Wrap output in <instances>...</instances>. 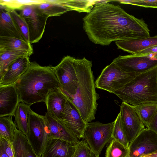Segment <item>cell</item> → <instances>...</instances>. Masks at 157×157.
I'll return each instance as SVG.
<instances>
[{
	"instance_id": "obj_16",
	"label": "cell",
	"mask_w": 157,
	"mask_h": 157,
	"mask_svg": "<svg viewBox=\"0 0 157 157\" xmlns=\"http://www.w3.org/2000/svg\"><path fill=\"white\" fill-rule=\"evenodd\" d=\"M76 147L66 141L48 137L41 157H73Z\"/></svg>"
},
{
	"instance_id": "obj_23",
	"label": "cell",
	"mask_w": 157,
	"mask_h": 157,
	"mask_svg": "<svg viewBox=\"0 0 157 157\" xmlns=\"http://www.w3.org/2000/svg\"><path fill=\"white\" fill-rule=\"evenodd\" d=\"M38 10L48 17L59 16L70 9L64 5L61 0H46L45 2L36 5Z\"/></svg>"
},
{
	"instance_id": "obj_3",
	"label": "cell",
	"mask_w": 157,
	"mask_h": 157,
	"mask_svg": "<svg viewBox=\"0 0 157 157\" xmlns=\"http://www.w3.org/2000/svg\"><path fill=\"white\" fill-rule=\"evenodd\" d=\"M92 62L85 58L76 59L78 86L75 94H66L67 99L76 107L86 123L95 119L99 95L96 91Z\"/></svg>"
},
{
	"instance_id": "obj_32",
	"label": "cell",
	"mask_w": 157,
	"mask_h": 157,
	"mask_svg": "<svg viewBox=\"0 0 157 157\" xmlns=\"http://www.w3.org/2000/svg\"><path fill=\"white\" fill-rule=\"evenodd\" d=\"M120 3L127 4L145 8H157V0H115Z\"/></svg>"
},
{
	"instance_id": "obj_14",
	"label": "cell",
	"mask_w": 157,
	"mask_h": 157,
	"mask_svg": "<svg viewBox=\"0 0 157 157\" xmlns=\"http://www.w3.org/2000/svg\"><path fill=\"white\" fill-rule=\"evenodd\" d=\"M20 102L15 84L0 86V117L14 116Z\"/></svg>"
},
{
	"instance_id": "obj_21",
	"label": "cell",
	"mask_w": 157,
	"mask_h": 157,
	"mask_svg": "<svg viewBox=\"0 0 157 157\" xmlns=\"http://www.w3.org/2000/svg\"><path fill=\"white\" fill-rule=\"evenodd\" d=\"M8 50L23 52L29 57L33 53L30 43L15 37L0 36V51Z\"/></svg>"
},
{
	"instance_id": "obj_31",
	"label": "cell",
	"mask_w": 157,
	"mask_h": 157,
	"mask_svg": "<svg viewBox=\"0 0 157 157\" xmlns=\"http://www.w3.org/2000/svg\"><path fill=\"white\" fill-rule=\"evenodd\" d=\"M73 157H95L89 146L83 140H80L77 145L76 149Z\"/></svg>"
},
{
	"instance_id": "obj_8",
	"label": "cell",
	"mask_w": 157,
	"mask_h": 157,
	"mask_svg": "<svg viewBox=\"0 0 157 157\" xmlns=\"http://www.w3.org/2000/svg\"><path fill=\"white\" fill-rule=\"evenodd\" d=\"M112 62L123 71L138 75L157 66V55L137 54L119 56Z\"/></svg>"
},
{
	"instance_id": "obj_17",
	"label": "cell",
	"mask_w": 157,
	"mask_h": 157,
	"mask_svg": "<svg viewBox=\"0 0 157 157\" xmlns=\"http://www.w3.org/2000/svg\"><path fill=\"white\" fill-rule=\"evenodd\" d=\"M29 57L19 58L13 62L0 78V86L14 84L27 70L31 62Z\"/></svg>"
},
{
	"instance_id": "obj_35",
	"label": "cell",
	"mask_w": 157,
	"mask_h": 157,
	"mask_svg": "<svg viewBox=\"0 0 157 157\" xmlns=\"http://www.w3.org/2000/svg\"><path fill=\"white\" fill-rule=\"evenodd\" d=\"M157 134V111L148 128Z\"/></svg>"
},
{
	"instance_id": "obj_30",
	"label": "cell",
	"mask_w": 157,
	"mask_h": 157,
	"mask_svg": "<svg viewBox=\"0 0 157 157\" xmlns=\"http://www.w3.org/2000/svg\"><path fill=\"white\" fill-rule=\"evenodd\" d=\"M10 14L23 36L27 41L30 43L28 27L24 18L15 10H10Z\"/></svg>"
},
{
	"instance_id": "obj_20",
	"label": "cell",
	"mask_w": 157,
	"mask_h": 157,
	"mask_svg": "<svg viewBox=\"0 0 157 157\" xmlns=\"http://www.w3.org/2000/svg\"><path fill=\"white\" fill-rule=\"evenodd\" d=\"M0 7V36L15 37L26 41L12 18L10 10L1 5Z\"/></svg>"
},
{
	"instance_id": "obj_22",
	"label": "cell",
	"mask_w": 157,
	"mask_h": 157,
	"mask_svg": "<svg viewBox=\"0 0 157 157\" xmlns=\"http://www.w3.org/2000/svg\"><path fill=\"white\" fill-rule=\"evenodd\" d=\"M12 144L15 157H38L26 136L17 128Z\"/></svg>"
},
{
	"instance_id": "obj_2",
	"label": "cell",
	"mask_w": 157,
	"mask_h": 157,
	"mask_svg": "<svg viewBox=\"0 0 157 157\" xmlns=\"http://www.w3.org/2000/svg\"><path fill=\"white\" fill-rule=\"evenodd\" d=\"M53 67L51 65L42 66L35 62H31L27 70L14 84L20 102L30 106L45 102L51 91L60 87Z\"/></svg>"
},
{
	"instance_id": "obj_37",
	"label": "cell",
	"mask_w": 157,
	"mask_h": 157,
	"mask_svg": "<svg viewBox=\"0 0 157 157\" xmlns=\"http://www.w3.org/2000/svg\"><path fill=\"white\" fill-rule=\"evenodd\" d=\"M141 157H157V151L151 154L143 156Z\"/></svg>"
},
{
	"instance_id": "obj_1",
	"label": "cell",
	"mask_w": 157,
	"mask_h": 157,
	"mask_svg": "<svg viewBox=\"0 0 157 157\" xmlns=\"http://www.w3.org/2000/svg\"><path fill=\"white\" fill-rule=\"evenodd\" d=\"M109 2L101 1L83 18V29L92 42L107 46L113 41L150 36V30L143 19Z\"/></svg>"
},
{
	"instance_id": "obj_12",
	"label": "cell",
	"mask_w": 157,
	"mask_h": 157,
	"mask_svg": "<svg viewBox=\"0 0 157 157\" xmlns=\"http://www.w3.org/2000/svg\"><path fill=\"white\" fill-rule=\"evenodd\" d=\"M128 149V157H141L157 151V134L145 128L130 144Z\"/></svg>"
},
{
	"instance_id": "obj_18",
	"label": "cell",
	"mask_w": 157,
	"mask_h": 157,
	"mask_svg": "<svg viewBox=\"0 0 157 157\" xmlns=\"http://www.w3.org/2000/svg\"><path fill=\"white\" fill-rule=\"evenodd\" d=\"M67 100V96L60 87L51 91L45 102L47 112L56 119L62 118Z\"/></svg>"
},
{
	"instance_id": "obj_34",
	"label": "cell",
	"mask_w": 157,
	"mask_h": 157,
	"mask_svg": "<svg viewBox=\"0 0 157 157\" xmlns=\"http://www.w3.org/2000/svg\"><path fill=\"white\" fill-rule=\"evenodd\" d=\"M138 54H154L157 55V45L143 50Z\"/></svg>"
},
{
	"instance_id": "obj_29",
	"label": "cell",
	"mask_w": 157,
	"mask_h": 157,
	"mask_svg": "<svg viewBox=\"0 0 157 157\" xmlns=\"http://www.w3.org/2000/svg\"><path fill=\"white\" fill-rule=\"evenodd\" d=\"M112 138L128 148V142L121 123L120 113L114 121Z\"/></svg>"
},
{
	"instance_id": "obj_4",
	"label": "cell",
	"mask_w": 157,
	"mask_h": 157,
	"mask_svg": "<svg viewBox=\"0 0 157 157\" xmlns=\"http://www.w3.org/2000/svg\"><path fill=\"white\" fill-rule=\"evenodd\" d=\"M114 94L133 106L157 102V66L137 75Z\"/></svg>"
},
{
	"instance_id": "obj_6",
	"label": "cell",
	"mask_w": 157,
	"mask_h": 157,
	"mask_svg": "<svg viewBox=\"0 0 157 157\" xmlns=\"http://www.w3.org/2000/svg\"><path fill=\"white\" fill-rule=\"evenodd\" d=\"M137 75L123 71L112 62L103 69L95 81V86L114 94Z\"/></svg>"
},
{
	"instance_id": "obj_27",
	"label": "cell",
	"mask_w": 157,
	"mask_h": 157,
	"mask_svg": "<svg viewBox=\"0 0 157 157\" xmlns=\"http://www.w3.org/2000/svg\"><path fill=\"white\" fill-rule=\"evenodd\" d=\"M12 116L0 117V137L12 142L17 128Z\"/></svg>"
},
{
	"instance_id": "obj_38",
	"label": "cell",
	"mask_w": 157,
	"mask_h": 157,
	"mask_svg": "<svg viewBox=\"0 0 157 157\" xmlns=\"http://www.w3.org/2000/svg\"><path fill=\"white\" fill-rule=\"evenodd\" d=\"M74 157V156H73Z\"/></svg>"
},
{
	"instance_id": "obj_36",
	"label": "cell",
	"mask_w": 157,
	"mask_h": 157,
	"mask_svg": "<svg viewBox=\"0 0 157 157\" xmlns=\"http://www.w3.org/2000/svg\"><path fill=\"white\" fill-rule=\"evenodd\" d=\"M0 157H10L6 153L3 146L0 144Z\"/></svg>"
},
{
	"instance_id": "obj_5",
	"label": "cell",
	"mask_w": 157,
	"mask_h": 157,
	"mask_svg": "<svg viewBox=\"0 0 157 157\" xmlns=\"http://www.w3.org/2000/svg\"><path fill=\"white\" fill-rule=\"evenodd\" d=\"M114 121L103 124L98 121L86 124L82 138L87 142L95 157H99L104 146L113 139Z\"/></svg>"
},
{
	"instance_id": "obj_33",
	"label": "cell",
	"mask_w": 157,
	"mask_h": 157,
	"mask_svg": "<svg viewBox=\"0 0 157 157\" xmlns=\"http://www.w3.org/2000/svg\"><path fill=\"white\" fill-rule=\"evenodd\" d=\"M0 5L10 10H20L24 6L19 0H0Z\"/></svg>"
},
{
	"instance_id": "obj_7",
	"label": "cell",
	"mask_w": 157,
	"mask_h": 157,
	"mask_svg": "<svg viewBox=\"0 0 157 157\" xmlns=\"http://www.w3.org/2000/svg\"><path fill=\"white\" fill-rule=\"evenodd\" d=\"M28 122L26 136L37 156L41 157L48 138L45 116L31 109L28 114Z\"/></svg>"
},
{
	"instance_id": "obj_24",
	"label": "cell",
	"mask_w": 157,
	"mask_h": 157,
	"mask_svg": "<svg viewBox=\"0 0 157 157\" xmlns=\"http://www.w3.org/2000/svg\"><path fill=\"white\" fill-rule=\"evenodd\" d=\"M133 106L145 127L148 128L157 111V102L144 103Z\"/></svg>"
},
{
	"instance_id": "obj_9",
	"label": "cell",
	"mask_w": 157,
	"mask_h": 157,
	"mask_svg": "<svg viewBox=\"0 0 157 157\" xmlns=\"http://www.w3.org/2000/svg\"><path fill=\"white\" fill-rule=\"evenodd\" d=\"M76 59L69 56H65L57 66L53 67L60 87L66 94L73 95L76 92L78 81Z\"/></svg>"
},
{
	"instance_id": "obj_19",
	"label": "cell",
	"mask_w": 157,
	"mask_h": 157,
	"mask_svg": "<svg viewBox=\"0 0 157 157\" xmlns=\"http://www.w3.org/2000/svg\"><path fill=\"white\" fill-rule=\"evenodd\" d=\"M118 49L132 54H138L143 50L157 45V35L138 39L116 41Z\"/></svg>"
},
{
	"instance_id": "obj_10",
	"label": "cell",
	"mask_w": 157,
	"mask_h": 157,
	"mask_svg": "<svg viewBox=\"0 0 157 157\" xmlns=\"http://www.w3.org/2000/svg\"><path fill=\"white\" fill-rule=\"evenodd\" d=\"M20 10L28 27L30 43L38 42L44 34L48 17L38 10L36 5H24Z\"/></svg>"
},
{
	"instance_id": "obj_26",
	"label": "cell",
	"mask_w": 157,
	"mask_h": 157,
	"mask_svg": "<svg viewBox=\"0 0 157 157\" xmlns=\"http://www.w3.org/2000/svg\"><path fill=\"white\" fill-rule=\"evenodd\" d=\"M24 56L29 57L23 52L8 50L0 51V78L3 76L13 62Z\"/></svg>"
},
{
	"instance_id": "obj_25",
	"label": "cell",
	"mask_w": 157,
	"mask_h": 157,
	"mask_svg": "<svg viewBox=\"0 0 157 157\" xmlns=\"http://www.w3.org/2000/svg\"><path fill=\"white\" fill-rule=\"evenodd\" d=\"M31 109L30 105L20 102L14 115L15 118L14 123L16 127L25 136L28 132V114Z\"/></svg>"
},
{
	"instance_id": "obj_13",
	"label": "cell",
	"mask_w": 157,
	"mask_h": 157,
	"mask_svg": "<svg viewBox=\"0 0 157 157\" xmlns=\"http://www.w3.org/2000/svg\"><path fill=\"white\" fill-rule=\"evenodd\" d=\"M57 120L79 140L82 138L87 123L84 121L76 107L68 99L65 105L63 116Z\"/></svg>"
},
{
	"instance_id": "obj_11",
	"label": "cell",
	"mask_w": 157,
	"mask_h": 157,
	"mask_svg": "<svg viewBox=\"0 0 157 157\" xmlns=\"http://www.w3.org/2000/svg\"><path fill=\"white\" fill-rule=\"evenodd\" d=\"M120 113L122 125L129 146L146 127L136 113L133 105L122 101L120 106Z\"/></svg>"
},
{
	"instance_id": "obj_28",
	"label": "cell",
	"mask_w": 157,
	"mask_h": 157,
	"mask_svg": "<svg viewBox=\"0 0 157 157\" xmlns=\"http://www.w3.org/2000/svg\"><path fill=\"white\" fill-rule=\"evenodd\" d=\"M128 148L112 139L107 147L105 157H128Z\"/></svg>"
},
{
	"instance_id": "obj_15",
	"label": "cell",
	"mask_w": 157,
	"mask_h": 157,
	"mask_svg": "<svg viewBox=\"0 0 157 157\" xmlns=\"http://www.w3.org/2000/svg\"><path fill=\"white\" fill-rule=\"evenodd\" d=\"M45 117L48 137L62 140L73 145L78 144L79 140L59 121L47 112Z\"/></svg>"
}]
</instances>
